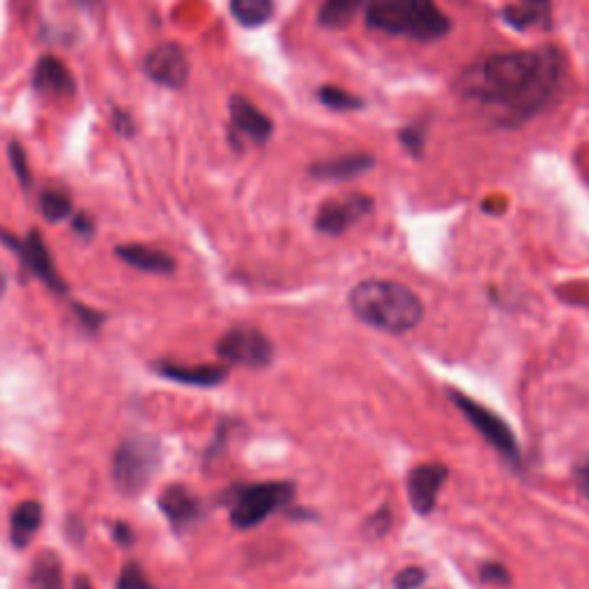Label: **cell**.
<instances>
[{"instance_id": "6da1fadb", "label": "cell", "mask_w": 589, "mask_h": 589, "mask_svg": "<svg viewBox=\"0 0 589 589\" xmlns=\"http://www.w3.org/2000/svg\"><path fill=\"white\" fill-rule=\"evenodd\" d=\"M566 70L557 47L493 54L458 74L456 91L484 108L497 111V122L516 127L549 106Z\"/></svg>"}, {"instance_id": "7a4b0ae2", "label": "cell", "mask_w": 589, "mask_h": 589, "mask_svg": "<svg viewBox=\"0 0 589 589\" xmlns=\"http://www.w3.org/2000/svg\"><path fill=\"white\" fill-rule=\"evenodd\" d=\"M353 314L374 330L387 334L412 332L424 318L420 295L403 283L387 279H368L357 283L347 295Z\"/></svg>"}, {"instance_id": "3957f363", "label": "cell", "mask_w": 589, "mask_h": 589, "mask_svg": "<svg viewBox=\"0 0 589 589\" xmlns=\"http://www.w3.org/2000/svg\"><path fill=\"white\" fill-rule=\"evenodd\" d=\"M368 28L414 42H438L451 31L449 16L435 0H370Z\"/></svg>"}, {"instance_id": "277c9868", "label": "cell", "mask_w": 589, "mask_h": 589, "mask_svg": "<svg viewBox=\"0 0 589 589\" xmlns=\"http://www.w3.org/2000/svg\"><path fill=\"white\" fill-rule=\"evenodd\" d=\"M162 461L160 443L148 435H132L118 445L114 453L111 476L118 493L134 497L148 488Z\"/></svg>"}, {"instance_id": "5b68a950", "label": "cell", "mask_w": 589, "mask_h": 589, "mask_svg": "<svg viewBox=\"0 0 589 589\" xmlns=\"http://www.w3.org/2000/svg\"><path fill=\"white\" fill-rule=\"evenodd\" d=\"M295 497L291 482H263L251 484L233 495L231 522L239 530H249L270 518L272 514L288 507Z\"/></svg>"}, {"instance_id": "8992f818", "label": "cell", "mask_w": 589, "mask_h": 589, "mask_svg": "<svg viewBox=\"0 0 589 589\" xmlns=\"http://www.w3.org/2000/svg\"><path fill=\"white\" fill-rule=\"evenodd\" d=\"M449 399L451 403L461 410L463 417L474 426V431L482 435V438L502 456L505 461L520 470L522 468V456H520V447L516 443V435L514 431L509 428V424L499 417V414H495L493 410L484 408L482 403L472 401L470 397L461 394V391L456 389H449Z\"/></svg>"}, {"instance_id": "52a82bcc", "label": "cell", "mask_w": 589, "mask_h": 589, "mask_svg": "<svg viewBox=\"0 0 589 589\" xmlns=\"http://www.w3.org/2000/svg\"><path fill=\"white\" fill-rule=\"evenodd\" d=\"M216 353H220L222 360L237 366L263 368L274 357V345L263 332L256 330V327L237 325L216 343Z\"/></svg>"}, {"instance_id": "ba28073f", "label": "cell", "mask_w": 589, "mask_h": 589, "mask_svg": "<svg viewBox=\"0 0 589 589\" xmlns=\"http://www.w3.org/2000/svg\"><path fill=\"white\" fill-rule=\"evenodd\" d=\"M374 212V199L366 193H347L320 205L316 228L325 235H343Z\"/></svg>"}, {"instance_id": "9c48e42d", "label": "cell", "mask_w": 589, "mask_h": 589, "mask_svg": "<svg viewBox=\"0 0 589 589\" xmlns=\"http://www.w3.org/2000/svg\"><path fill=\"white\" fill-rule=\"evenodd\" d=\"M0 237H3L5 245L14 247V251L24 258L28 270L45 281L51 291H56V293L68 291V283L60 279V274L54 266V258L49 254V247L45 245V239H42L39 231H31L24 239H21V243H16L14 237H8L5 233H0Z\"/></svg>"}, {"instance_id": "30bf717a", "label": "cell", "mask_w": 589, "mask_h": 589, "mask_svg": "<svg viewBox=\"0 0 589 589\" xmlns=\"http://www.w3.org/2000/svg\"><path fill=\"white\" fill-rule=\"evenodd\" d=\"M145 74L166 89H182L189 79L187 54L176 42H166L157 49H152L143 62Z\"/></svg>"}, {"instance_id": "8fae6325", "label": "cell", "mask_w": 589, "mask_h": 589, "mask_svg": "<svg viewBox=\"0 0 589 589\" xmlns=\"http://www.w3.org/2000/svg\"><path fill=\"white\" fill-rule=\"evenodd\" d=\"M447 466L443 463H422L414 466L408 474V497L412 509L426 516L435 509V502H438L440 488L447 482Z\"/></svg>"}, {"instance_id": "7c38bea8", "label": "cell", "mask_w": 589, "mask_h": 589, "mask_svg": "<svg viewBox=\"0 0 589 589\" xmlns=\"http://www.w3.org/2000/svg\"><path fill=\"white\" fill-rule=\"evenodd\" d=\"M502 21L514 31L551 28L553 24V0H511L499 12Z\"/></svg>"}, {"instance_id": "4fadbf2b", "label": "cell", "mask_w": 589, "mask_h": 589, "mask_svg": "<svg viewBox=\"0 0 589 589\" xmlns=\"http://www.w3.org/2000/svg\"><path fill=\"white\" fill-rule=\"evenodd\" d=\"M228 111H231V120H233L235 129L247 134L254 143L270 141L274 122L266 114H260L249 99H245L243 95L231 97Z\"/></svg>"}, {"instance_id": "5bb4252c", "label": "cell", "mask_w": 589, "mask_h": 589, "mask_svg": "<svg viewBox=\"0 0 589 589\" xmlns=\"http://www.w3.org/2000/svg\"><path fill=\"white\" fill-rule=\"evenodd\" d=\"M160 507L176 530L189 528L201 516V502L187 486H168L160 495Z\"/></svg>"}, {"instance_id": "9a60e30c", "label": "cell", "mask_w": 589, "mask_h": 589, "mask_svg": "<svg viewBox=\"0 0 589 589\" xmlns=\"http://www.w3.org/2000/svg\"><path fill=\"white\" fill-rule=\"evenodd\" d=\"M157 374L166 380L182 382L191 387H214L226 380V368L220 364H199V366H182V364H157Z\"/></svg>"}, {"instance_id": "2e32d148", "label": "cell", "mask_w": 589, "mask_h": 589, "mask_svg": "<svg viewBox=\"0 0 589 589\" xmlns=\"http://www.w3.org/2000/svg\"><path fill=\"white\" fill-rule=\"evenodd\" d=\"M33 85L42 93L49 95H72L74 93V79L64 64L54 56H42L35 64Z\"/></svg>"}, {"instance_id": "e0dca14e", "label": "cell", "mask_w": 589, "mask_h": 589, "mask_svg": "<svg viewBox=\"0 0 589 589\" xmlns=\"http://www.w3.org/2000/svg\"><path fill=\"white\" fill-rule=\"evenodd\" d=\"M376 160L370 155H364V152H357V155H343L337 160H327L318 162L311 166V176L318 180H353L362 173L374 168Z\"/></svg>"}, {"instance_id": "ac0fdd59", "label": "cell", "mask_w": 589, "mask_h": 589, "mask_svg": "<svg viewBox=\"0 0 589 589\" xmlns=\"http://www.w3.org/2000/svg\"><path fill=\"white\" fill-rule=\"evenodd\" d=\"M42 520H45V509L39 502H21L10 518V541L14 549H26L39 532Z\"/></svg>"}, {"instance_id": "d6986e66", "label": "cell", "mask_w": 589, "mask_h": 589, "mask_svg": "<svg viewBox=\"0 0 589 589\" xmlns=\"http://www.w3.org/2000/svg\"><path fill=\"white\" fill-rule=\"evenodd\" d=\"M116 254L120 260H125L127 266H132L141 272L170 274L173 270H176V260H173L168 254L145 247V245H122L116 249Z\"/></svg>"}, {"instance_id": "ffe728a7", "label": "cell", "mask_w": 589, "mask_h": 589, "mask_svg": "<svg viewBox=\"0 0 589 589\" xmlns=\"http://www.w3.org/2000/svg\"><path fill=\"white\" fill-rule=\"evenodd\" d=\"M28 589H64L62 562L56 553H39L31 566Z\"/></svg>"}, {"instance_id": "44dd1931", "label": "cell", "mask_w": 589, "mask_h": 589, "mask_svg": "<svg viewBox=\"0 0 589 589\" xmlns=\"http://www.w3.org/2000/svg\"><path fill=\"white\" fill-rule=\"evenodd\" d=\"M231 14L239 26L258 28L274 14V0H231Z\"/></svg>"}, {"instance_id": "7402d4cb", "label": "cell", "mask_w": 589, "mask_h": 589, "mask_svg": "<svg viewBox=\"0 0 589 589\" xmlns=\"http://www.w3.org/2000/svg\"><path fill=\"white\" fill-rule=\"evenodd\" d=\"M364 3L366 0H322V8L318 12L320 24L327 28L347 26Z\"/></svg>"}, {"instance_id": "603a6c76", "label": "cell", "mask_w": 589, "mask_h": 589, "mask_svg": "<svg viewBox=\"0 0 589 589\" xmlns=\"http://www.w3.org/2000/svg\"><path fill=\"white\" fill-rule=\"evenodd\" d=\"M39 212L45 214L47 222L58 224L72 214V199L60 189H47L39 196Z\"/></svg>"}, {"instance_id": "cb8c5ba5", "label": "cell", "mask_w": 589, "mask_h": 589, "mask_svg": "<svg viewBox=\"0 0 589 589\" xmlns=\"http://www.w3.org/2000/svg\"><path fill=\"white\" fill-rule=\"evenodd\" d=\"M318 97L325 106L334 108V111H360L364 102L355 97L353 93H347L343 89H337V85H322L318 91Z\"/></svg>"}, {"instance_id": "d4e9b609", "label": "cell", "mask_w": 589, "mask_h": 589, "mask_svg": "<svg viewBox=\"0 0 589 589\" xmlns=\"http://www.w3.org/2000/svg\"><path fill=\"white\" fill-rule=\"evenodd\" d=\"M403 148L410 152L412 157H422L424 155V143H426V125L424 122H414L401 129L399 134Z\"/></svg>"}, {"instance_id": "484cf974", "label": "cell", "mask_w": 589, "mask_h": 589, "mask_svg": "<svg viewBox=\"0 0 589 589\" xmlns=\"http://www.w3.org/2000/svg\"><path fill=\"white\" fill-rule=\"evenodd\" d=\"M10 164L14 166V173H16V178L24 182V187H31L33 178H31V168H28V157H26V152L24 148H21L16 141L10 143Z\"/></svg>"}, {"instance_id": "4316f807", "label": "cell", "mask_w": 589, "mask_h": 589, "mask_svg": "<svg viewBox=\"0 0 589 589\" xmlns=\"http://www.w3.org/2000/svg\"><path fill=\"white\" fill-rule=\"evenodd\" d=\"M479 578H482V582L486 585H499V587L511 585V574L499 562H484L482 569H479Z\"/></svg>"}, {"instance_id": "83f0119b", "label": "cell", "mask_w": 589, "mask_h": 589, "mask_svg": "<svg viewBox=\"0 0 589 589\" xmlns=\"http://www.w3.org/2000/svg\"><path fill=\"white\" fill-rule=\"evenodd\" d=\"M118 589H152V585L139 564H127L118 578Z\"/></svg>"}, {"instance_id": "f1b7e54d", "label": "cell", "mask_w": 589, "mask_h": 589, "mask_svg": "<svg viewBox=\"0 0 589 589\" xmlns=\"http://www.w3.org/2000/svg\"><path fill=\"white\" fill-rule=\"evenodd\" d=\"M426 580V574L420 569V566H408L397 578H394V587L397 589H417L422 587Z\"/></svg>"}, {"instance_id": "f546056e", "label": "cell", "mask_w": 589, "mask_h": 589, "mask_svg": "<svg viewBox=\"0 0 589 589\" xmlns=\"http://www.w3.org/2000/svg\"><path fill=\"white\" fill-rule=\"evenodd\" d=\"M389 526H391V511L387 507H382L374 518H368V522H366L368 532L374 537H382L389 530Z\"/></svg>"}, {"instance_id": "4dcf8cb0", "label": "cell", "mask_w": 589, "mask_h": 589, "mask_svg": "<svg viewBox=\"0 0 589 589\" xmlns=\"http://www.w3.org/2000/svg\"><path fill=\"white\" fill-rule=\"evenodd\" d=\"M114 125H116V132L122 134V137H132L134 134V120L129 118L125 111H116Z\"/></svg>"}, {"instance_id": "1f68e13d", "label": "cell", "mask_w": 589, "mask_h": 589, "mask_svg": "<svg viewBox=\"0 0 589 589\" xmlns=\"http://www.w3.org/2000/svg\"><path fill=\"white\" fill-rule=\"evenodd\" d=\"M576 486L589 499V461L576 470Z\"/></svg>"}, {"instance_id": "d6a6232c", "label": "cell", "mask_w": 589, "mask_h": 589, "mask_svg": "<svg viewBox=\"0 0 589 589\" xmlns=\"http://www.w3.org/2000/svg\"><path fill=\"white\" fill-rule=\"evenodd\" d=\"M74 228H76L79 233H83V235H93V224H91V220H89V216H85V214L76 216Z\"/></svg>"}, {"instance_id": "836d02e7", "label": "cell", "mask_w": 589, "mask_h": 589, "mask_svg": "<svg viewBox=\"0 0 589 589\" xmlns=\"http://www.w3.org/2000/svg\"><path fill=\"white\" fill-rule=\"evenodd\" d=\"M116 539L120 541V543H129V541H132V532H129V528L127 526H122V522H120V526L116 528Z\"/></svg>"}, {"instance_id": "e575fe53", "label": "cell", "mask_w": 589, "mask_h": 589, "mask_svg": "<svg viewBox=\"0 0 589 589\" xmlns=\"http://www.w3.org/2000/svg\"><path fill=\"white\" fill-rule=\"evenodd\" d=\"M5 291H8V274L3 268H0V297L5 295Z\"/></svg>"}, {"instance_id": "d590c367", "label": "cell", "mask_w": 589, "mask_h": 589, "mask_svg": "<svg viewBox=\"0 0 589 589\" xmlns=\"http://www.w3.org/2000/svg\"><path fill=\"white\" fill-rule=\"evenodd\" d=\"M74 589H93V585L89 582V578H76Z\"/></svg>"}]
</instances>
